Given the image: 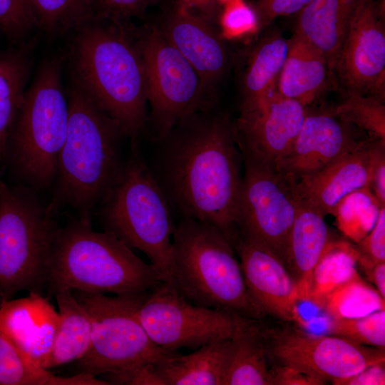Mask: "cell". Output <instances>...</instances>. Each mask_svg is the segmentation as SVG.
I'll return each instance as SVG.
<instances>
[{
  "label": "cell",
  "mask_w": 385,
  "mask_h": 385,
  "mask_svg": "<svg viewBox=\"0 0 385 385\" xmlns=\"http://www.w3.org/2000/svg\"><path fill=\"white\" fill-rule=\"evenodd\" d=\"M156 143L150 169L173 211L215 227L232 245L243 158L228 113L216 106L188 115Z\"/></svg>",
  "instance_id": "1"
},
{
  "label": "cell",
  "mask_w": 385,
  "mask_h": 385,
  "mask_svg": "<svg viewBox=\"0 0 385 385\" xmlns=\"http://www.w3.org/2000/svg\"><path fill=\"white\" fill-rule=\"evenodd\" d=\"M133 26L91 19L73 31L64 55L70 79L118 123L124 138L140 142L147 133L149 111Z\"/></svg>",
  "instance_id": "2"
},
{
  "label": "cell",
  "mask_w": 385,
  "mask_h": 385,
  "mask_svg": "<svg viewBox=\"0 0 385 385\" xmlns=\"http://www.w3.org/2000/svg\"><path fill=\"white\" fill-rule=\"evenodd\" d=\"M66 92L67 135L47 208L55 217L69 210L78 219L91 222L123 168L124 137L118 123L71 79Z\"/></svg>",
  "instance_id": "3"
},
{
  "label": "cell",
  "mask_w": 385,
  "mask_h": 385,
  "mask_svg": "<svg viewBox=\"0 0 385 385\" xmlns=\"http://www.w3.org/2000/svg\"><path fill=\"white\" fill-rule=\"evenodd\" d=\"M59 226L46 263V288L93 294H138L162 279L154 267L134 254L114 235L96 232L91 222L69 215Z\"/></svg>",
  "instance_id": "4"
},
{
  "label": "cell",
  "mask_w": 385,
  "mask_h": 385,
  "mask_svg": "<svg viewBox=\"0 0 385 385\" xmlns=\"http://www.w3.org/2000/svg\"><path fill=\"white\" fill-rule=\"evenodd\" d=\"M64 65L61 50L42 61L25 91L7 141L6 168L16 185L38 194L52 189L67 135Z\"/></svg>",
  "instance_id": "5"
},
{
  "label": "cell",
  "mask_w": 385,
  "mask_h": 385,
  "mask_svg": "<svg viewBox=\"0 0 385 385\" xmlns=\"http://www.w3.org/2000/svg\"><path fill=\"white\" fill-rule=\"evenodd\" d=\"M121 172L97 212L103 230L149 259L162 282H173V210L140 150L130 142Z\"/></svg>",
  "instance_id": "6"
},
{
  "label": "cell",
  "mask_w": 385,
  "mask_h": 385,
  "mask_svg": "<svg viewBox=\"0 0 385 385\" xmlns=\"http://www.w3.org/2000/svg\"><path fill=\"white\" fill-rule=\"evenodd\" d=\"M233 247L215 227L182 217L173 235V282L188 302L262 319Z\"/></svg>",
  "instance_id": "7"
},
{
  "label": "cell",
  "mask_w": 385,
  "mask_h": 385,
  "mask_svg": "<svg viewBox=\"0 0 385 385\" xmlns=\"http://www.w3.org/2000/svg\"><path fill=\"white\" fill-rule=\"evenodd\" d=\"M38 193L0 179V299L43 294L46 263L60 226Z\"/></svg>",
  "instance_id": "8"
},
{
  "label": "cell",
  "mask_w": 385,
  "mask_h": 385,
  "mask_svg": "<svg viewBox=\"0 0 385 385\" xmlns=\"http://www.w3.org/2000/svg\"><path fill=\"white\" fill-rule=\"evenodd\" d=\"M88 313L91 343L78 361L80 374L97 377L143 364H156L175 352L155 344L139 317L138 309L150 292L108 296L72 291Z\"/></svg>",
  "instance_id": "9"
},
{
  "label": "cell",
  "mask_w": 385,
  "mask_h": 385,
  "mask_svg": "<svg viewBox=\"0 0 385 385\" xmlns=\"http://www.w3.org/2000/svg\"><path fill=\"white\" fill-rule=\"evenodd\" d=\"M150 106L147 133L165 138L185 116L217 106L206 94L190 63L165 38L156 24L133 27Z\"/></svg>",
  "instance_id": "10"
},
{
  "label": "cell",
  "mask_w": 385,
  "mask_h": 385,
  "mask_svg": "<svg viewBox=\"0 0 385 385\" xmlns=\"http://www.w3.org/2000/svg\"><path fill=\"white\" fill-rule=\"evenodd\" d=\"M242 155L244 174L237 218L239 237L269 251L285 267L298 201L291 185L275 168L247 153Z\"/></svg>",
  "instance_id": "11"
},
{
  "label": "cell",
  "mask_w": 385,
  "mask_h": 385,
  "mask_svg": "<svg viewBox=\"0 0 385 385\" xmlns=\"http://www.w3.org/2000/svg\"><path fill=\"white\" fill-rule=\"evenodd\" d=\"M260 334L267 361L294 367L324 383L385 362L384 348L331 334H312L289 324L268 326L260 319Z\"/></svg>",
  "instance_id": "12"
},
{
  "label": "cell",
  "mask_w": 385,
  "mask_h": 385,
  "mask_svg": "<svg viewBox=\"0 0 385 385\" xmlns=\"http://www.w3.org/2000/svg\"><path fill=\"white\" fill-rule=\"evenodd\" d=\"M138 317L152 342L170 352L232 338L236 314L195 305L173 284L160 282L143 301Z\"/></svg>",
  "instance_id": "13"
},
{
  "label": "cell",
  "mask_w": 385,
  "mask_h": 385,
  "mask_svg": "<svg viewBox=\"0 0 385 385\" xmlns=\"http://www.w3.org/2000/svg\"><path fill=\"white\" fill-rule=\"evenodd\" d=\"M380 14L374 0H357L334 68L346 95L384 100L385 31Z\"/></svg>",
  "instance_id": "14"
},
{
  "label": "cell",
  "mask_w": 385,
  "mask_h": 385,
  "mask_svg": "<svg viewBox=\"0 0 385 385\" xmlns=\"http://www.w3.org/2000/svg\"><path fill=\"white\" fill-rule=\"evenodd\" d=\"M309 111L277 90L258 108L234 120L242 153L275 168L294 144Z\"/></svg>",
  "instance_id": "15"
},
{
  "label": "cell",
  "mask_w": 385,
  "mask_h": 385,
  "mask_svg": "<svg viewBox=\"0 0 385 385\" xmlns=\"http://www.w3.org/2000/svg\"><path fill=\"white\" fill-rule=\"evenodd\" d=\"M156 26L195 70L208 97L218 103L217 88L228 66L219 34L204 16L175 4L163 12Z\"/></svg>",
  "instance_id": "16"
},
{
  "label": "cell",
  "mask_w": 385,
  "mask_h": 385,
  "mask_svg": "<svg viewBox=\"0 0 385 385\" xmlns=\"http://www.w3.org/2000/svg\"><path fill=\"white\" fill-rule=\"evenodd\" d=\"M332 111L308 113L289 151L276 170L293 185L355 148L357 140L351 125Z\"/></svg>",
  "instance_id": "17"
},
{
  "label": "cell",
  "mask_w": 385,
  "mask_h": 385,
  "mask_svg": "<svg viewBox=\"0 0 385 385\" xmlns=\"http://www.w3.org/2000/svg\"><path fill=\"white\" fill-rule=\"evenodd\" d=\"M363 140L322 170L291 185L293 194L322 215H335L342 200L369 187L376 140Z\"/></svg>",
  "instance_id": "18"
},
{
  "label": "cell",
  "mask_w": 385,
  "mask_h": 385,
  "mask_svg": "<svg viewBox=\"0 0 385 385\" xmlns=\"http://www.w3.org/2000/svg\"><path fill=\"white\" fill-rule=\"evenodd\" d=\"M232 247L240 257L250 297L264 316L270 314L289 323L299 322L297 290L280 260L240 237Z\"/></svg>",
  "instance_id": "19"
},
{
  "label": "cell",
  "mask_w": 385,
  "mask_h": 385,
  "mask_svg": "<svg viewBox=\"0 0 385 385\" xmlns=\"http://www.w3.org/2000/svg\"><path fill=\"white\" fill-rule=\"evenodd\" d=\"M58 323V312L43 294L0 299L1 330L23 356L41 368L51 352Z\"/></svg>",
  "instance_id": "20"
},
{
  "label": "cell",
  "mask_w": 385,
  "mask_h": 385,
  "mask_svg": "<svg viewBox=\"0 0 385 385\" xmlns=\"http://www.w3.org/2000/svg\"><path fill=\"white\" fill-rule=\"evenodd\" d=\"M324 217L313 207L298 201L288 240L285 268L294 284L299 302H307L314 270L333 243Z\"/></svg>",
  "instance_id": "21"
},
{
  "label": "cell",
  "mask_w": 385,
  "mask_h": 385,
  "mask_svg": "<svg viewBox=\"0 0 385 385\" xmlns=\"http://www.w3.org/2000/svg\"><path fill=\"white\" fill-rule=\"evenodd\" d=\"M331 71L324 55L294 33L277 80V91L306 106L328 87Z\"/></svg>",
  "instance_id": "22"
},
{
  "label": "cell",
  "mask_w": 385,
  "mask_h": 385,
  "mask_svg": "<svg viewBox=\"0 0 385 385\" xmlns=\"http://www.w3.org/2000/svg\"><path fill=\"white\" fill-rule=\"evenodd\" d=\"M357 0H311L297 14L296 34L317 48L334 70Z\"/></svg>",
  "instance_id": "23"
},
{
  "label": "cell",
  "mask_w": 385,
  "mask_h": 385,
  "mask_svg": "<svg viewBox=\"0 0 385 385\" xmlns=\"http://www.w3.org/2000/svg\"><path fill=\"white\" fill-rule=\"evenodd\" d=\"M39 35L0 50V176L6 168L9 135L21 105L34 63Z\"/></svg>",
  "instance_id": "24"
},
{
  "label": "cell",
  "mask_w": 385,
  "mask_h": 385,
  "mask_svg": "<svg viewBox=\"0 0 385 385\" xmlns=\"http://www.w3.org/2000/svg\"><path fill=\"white\" fill-rule=\"evenodd\" d=\"M232 338L217 340L187 355L177 352L155 364L164 385H222Z\"/></svg>",
  "instance_id": "25"
},
{
  "label": "cell",
  "mask_w": 385,
  "mask_h": 385,
  "mask_svg": "<svg viewBox=\"0 0 385 385\" xmlns=\"http://www.w3.org/2000/svg\"><path fill=\"white\" fill-rule=\"evenodd\" d=\"M289 48V40L272 31L258 42L240 83V114L260 106L275 91Z\"/></svg>",
  "instance_id": "26"
},
{
  "label": "cell",
  "mask_w": 385,
  "mask_h": 385,
  "mask_svg": "<svg viewBox=\"0 0 385 385\" xmlns=\"http://www.w3.org/2000/svg\"><path fill=\"white\" fill-rule=\"evenodd\" d=\"M267 364L260 319L236 314L222 385H270Z\"/></svg>",
  "instance_id": "27"
},
{
  "label": "cell",
  "mask_w": 385,
  "mask_h": 385,
  "mask_svg": "<svg viewBox=\"0 0 385 385\" xmlns=\"http://www.w3.org/2000/svg\"><path fill=\"white\" fill-rule=\"evenodd\" d=\"M59 323L44 369L62 366L83 358L91 346L92 325L88 313L68 289L55 291Z\"/></svg>",
  "instance_id": "28"
},
{
  "label": "cell",
  "mask_w": 385,
  "mask_h": 385,
  "mask_svg": "<svg viewBox=\"0 0 385 385\" xmlns=\"http://www.w3.org/2000/svg\"><path fill=\"white\" fill-rule=\"evenodd\" d=\"M107 385L97 377L78 373L58 376L23 356L0 327V385Z\"/></svg>",
  "instance_id": "29"
},
{
  "label": "cell",
  "mask_w": 385,
  "mask_h": 385,
  "mask_svg": "<svg viewBox=\"0 0 385 385\" xmlns=\"http://www.w3.org/2000/svg\"><path fill=\"white\" fill-rule=\"evenodd\" d=\"M37 29L61 37L91 19V0H27Z\"/></svg>",
  "instance_id": "30"
},
{
  "label": "cell",
  "mask_w": 385,
  "mask_h": 385,
  "mask_svg": "<svg viewBox=\"0 0 385 385\" xmlns=\"http://www.w3.org/2000/svg\"><path fill=\"white\" fill-rule=\"evenodd\" d=\"M385 299L356 274L332 292L321 309L334 319L360 317L384 309Z\"/></svg>",
  "instance_id": "31"
},
{
  "label": "cell",
  "mask_w": 385,
  "mask_h": 385,
  "mask_svg": "<svg viewBox=\"0 0 385 385\" xmlns=\"http://www.w3.org/2000/svg\"><path fill=\"white\" fill-rule=\"evenodd\" d=\"M357 252L333 242L314 270L307 302L321 308L332 292L358 274L355 268Z\"/></svg>",
  "instance_id": "32"
},
{
  "label": "cell",
  "mask_w": 385,
  "mask_h": 385,
  "mask_svg": "<svg viewBox=\"0 0 385 385\" xmlns=\"http://www.w3.org/2000/svg\"><path fill=\"white\" fill-rule=\"evenodd\" d=\"M331 111L344 121L366 130L371 137L385 140L383 101L370 96L349 94Z\"/></svg>",
  "instance_id": "33"
},
{
  "label": "cell",
  "mask_w": 385,
  "mask_h": 385,
  "mask_svg": "<svg viewBox=\"0 0 385 385\" xmlns=\"http://www.w3.org/2000/svg\"><path fill=\"white\" fill-rule=\"evenodd\" d=\"M327 332L361 345L384 348L385 309L360 317L331 318Z\"/></svg>",
  "instance_id": "34"
},
{
  "label": "cell",
  "mask_w": 385,
  "mask_h": 385,
  "mask_svg": "<svg viewBox=\"0 0 385 385\" xmlns=\"http://www.w3.org/2000/svg\"><path fill=\"white\" fill-rule=\"evenodd\" d=\"M38 29L27 0H0V30L14 45L27 41Z\"/></svg>",
  "instance_id": "35"
},
{
  "label": "cell",
  "mask_w": 385,
  "mask_h": 385,
  "mask_svg": "<svg viewBox=\"0 0 385 385\" xmlns=\"http://www.w3.org/2000/svg\"><path fill=\"white\" fill-rule=\"evenodd\" d=\"M153 1L91 0V19L115 23L130 22L133 18H143Z\"/></svg>",
  "instance_id": "36"
},
{
  "label": "cell",
  "mask_w": 385,
  "mask_h": 385,
  "mask_svg": "<svg viewBox=\"0 0 385 385\" xmlns=\"http://www.w3.org/2000/svg\"><path fill=\"white\" fill-rule=\"evenodd\" d=\"M220 25L226 38L238 37L258 30L257 14L253 7L243 0H232L225 4Z\"/></svg>",
  "instance_id": "37"
},
{
  "label": "cell",
  "mask_w": 385,
  "mask_h": 385,
  "mask_svg": "<svg viewBox=\"0 0 385 385\" xmlns=\"http://www.w3.org/2000/svg\"><path fill=\"white\" fill-rule=\"evenodd\" d=\"M356 252L363 267L385 262V205L380 207L370 232L359 240Z\"/></svg>",
  "instance_id": "38"
},
{
  "label": "cell",
  "mask_w": 385,
  "mask_h": 385,
  "mask_svg": "<svg viewBox=\"0 0 385 385\" xmlns=\"http://www.w3.org/2000/svg\"><path fill=\"white\" fill-rule=\"evenodd\" d=\"M311 0H256L252 6L257 17L258 30L269 26L279 16L298 14Z\"/></svg>",
  "instance_id": "39"
},
{
  "label": "cell",
  "mask_w": 385,
  "mask_h": 385,
  "mask_svg": "<svg viewBox=\"0 0 385 385\" xmlns=\"http://www.w3.org/2000/svg\"><path fill=\"white\" fill-rule=\"evenodd\" d=\"M105 381L118 385H164L155 364H143L115 373L103 374Z\"/></svg>",
  "instance_id": "40"
},
{
  "label": "cell",
  "mask_w": 385,
  "mask_h": 385,
  "mask_svg": "<svg viewBox=\"0 0 385 385\" xmlns=\"http://www.w3.org/2000/svg\"><path fill=\"white\" fill-rule=\"evenodd\" d=\"M270 385H322L323 381L294 367L271 363Z\"/></svg>",
  "instance_id": "41"
},
{
  "label": "cell",
  "mask_w": 385,
  "mask_h": 385,
  "mask_svg": "<svg viewBox=\"0 0 385 385\" xmlns=\"http://www.w3.org/2000/svg\"><path fill=\"white\" fill-rule=\"evenodd\" d=\"M380 207L385 204V140L376 139L369 184Z\"/></svg>",
  "instance_id": "42"
},
{
  "label": "cell",
  "mask_w": 385,
  "mask_h": 385,
  "mask_svg": "<svg viewBox=\"0 0 385 385\" xmlns=\"http://www.w3.org/2000/svg\"><path fill=\"white\" fill-rule=\"evenodd\" d=\"M385 362L366 366L354 375L332 381L335 385H384Z\"/></svg>",
  "instance_id": "43"
},
{
  "label": "cell",
  "mask_w": 385,
  "mask_h": 385,
  "mask_svg": "<svg viewBox=\"0 0 385 385\" xmlns=\"http://www.w3.org/2000/svg\"><path fill=\"white\" fill-rule=\"evenodd\" d=\"M174 4L189 10H197L207 19L213 17L220 4L218 0H173Z\"/></svg>",
  "instance_id": "44"
},
{
  "label": "cell",
  "mask_w": 385,
  "mask_h": 385,
  "mask_svg": "<svg viewBox=\"0 0 385 385\" xmlns=\"http://www.w3.org/2000/svg\"><path fill=\"white\" fill-rule=\"evenodd\" d=\"M380 296L385 299V262L364 267Z\"/></svg>",
  "instance_id": "45"
},
{
  "label": "cell",
  "mask_w": 385,
  "mask_h": 385,
  "mask_svg": "<svg viewBox=\"0 0 385 385\" xmlns=\"http://www.w3.org/2000/svg\"><path fill=\"white\" fill-rule=\"evenodd\" d=\"M231 1H232V0H218L219 3L220 4H224V5L225 4H227V2Z\"/></svg>",
  "instance_id": "46"
},
{
  "label": "cell",
  "mask_w": 385,
  "mask_h": 385,
  "mask_svg": "<svg viewBox=\"0 0 385 385\" xmlns=\"http://www.w3.org/2000/svg\"><path fill=\"white\" fill-rule=\"evenodd\" d=\"M0 179H1V178H0Z\"/></svg>",
  "instance_id": "47"
}]
</instances>
